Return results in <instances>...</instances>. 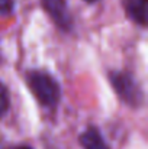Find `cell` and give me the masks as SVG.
<instances>
[{
  "label": "cell",
  "instance_id": "5",
  "mask_svg": "<svg viewBox=\"0 0 148 149\" xmlns=\"http://www.w3.org/2000/svg\"><path fill=\"white\" fill-rule=\"evenodd\" d=\"M145 3L147 0H123V7L126 13L140 25H145Z\"/></svg>",
  "mask_w": 148,
  "mask_h": 149
},
{
  "label": "cell",
  "instance_id": "3",
  "mask_svg": "<svg viewBox=\"0 0 148 149\" xmlns=\"http://www.w3.org/2000/svg\"><path fill=\"white\" fill-rule=\"evenodd\" d=\"M42 7L49 13L52 20L64 31L71 29L73 19L68 13V9L64 0H42Z\"/></svg>",
  "mask_w": 148,
  "mask_h": 149
},
{
  "label": "cell",
  "instance_id": "7",
  "mask_svg": "<svg viewBox=\"0 0 148 149\" xmlns=\"http://www.w3.org/2000/svg\"><path fill=\"white\" fill-rule=\"evenodd\" d=\"M13 10V0H0V16L10 15Z\"/></svg>",
  "mask_w": 148,
  "mask_h": 149
},
{
  "label": "cell",
  "instance_id": "1",
  "mask_svg": "<svg viewBox=\"0 0 148 149\" xmlns=\"http://www.w3.org/2000/svg\"><path fill=\"white\" fill-rule=\"evenodd\" d=\"M26 81L31 91L35 94L41 104L52 107L58 103L61 94L60 86L49 74L42 71H31L26 77Z\"/></svg>",
  "mask_w": 148,
  "mask_h": 149
},
{
  "label": "cell",
  "instance_id": "8",
  "mask_svg": "<svg viewBox=\"0 0 148 149\" xmlns=\"http://www.w3.org/2000/svg\"><path fill=\"white\" fill-rule=\"evenodd\" d=\"M16 149H31V148H29V146H18Z\"/></svg>",
  "mask_w": 148,
  "mask_h": 149
},
{
  "label": "cell",
  "instance_id": "9",
  "mask_svg": "<svg viewBox=\"0 0 148 149\" xmlns=\"http://www.w3.org/2000/svg\"><path fill=\"white\" fill-rule=\"evenodd\" d=\"M86 1H96V0H86Z\"/></svg>",
  "mask_w": 148,
  "mask_h": 149
},
{
  "label": "cell",
  "instance_id": "2",
  "mask_svg": "<svg viewBox=\"0 0 148 149\" xmlns=\"http://www.w3.org/2000/svg\"><path fill=\"white\" fill-rule=\"evenodd\" d=\"M110 83L118 96L126 104L138 107L142 103V91L134 77L128 72H112Z\"/></svg>",
  "mask_w": 148,
  "mask_h": 149
},
{
  "label": "cell",
  "instance_id": "6",
  "mask_svg": "<svg viewBox=\"0 0 148 149\" xmlns=\"http://www.w3.org/2000/svg\"><path fill=\"white\" fill-rule=\"evenodd\" d=\"M9 104H10V100H9L7 88L4 87V84L0 83V117L6 114V111L9 110Z\"/></svg>",
  "mask_w": 148,
  "mask_h": 149
},
{
  "label": "cell",
  "instance_id": "4",
  "mask_svg": "<svg viewBox=\"0 0 148 149\" xmlns=\"http://www.w3.org/2000/svg\"><path fill=\"white\" fill-rule=\"evenodd\" d=\"M84 149H109L96 127H87L79 138Z\"/></svg>",
  "mask_w": 148,
  "mask_h": 149
}]
</instances>
